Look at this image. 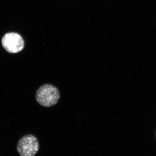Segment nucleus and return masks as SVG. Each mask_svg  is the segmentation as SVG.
I'll list each match as a JSON object with an SVG mask.
<instances>
[{"mask_svg": "<svg viewBox=\"0 0 156 156\" xmlns=\"http://www.w3.org/2000/svg\"><path fill=\"white\" fill-rule=\"evenodd\" d=\"M60 98L59 90L53 85L45 84L40 87L36 93V99L39 104L45 107L55 105Z\"/></svg>", "mask_w": 156, "mask_h": 156, "instance_id": "obj_1", "label": "nucleus"}, {"mask_svg": "<svg viewBox=\"0 0 156 156\" xmlns=\"http://www.w3.org/2000/svg\"><path fill=\"white\" fill-rule=\"evenodd\" d=\"M17 149L21 156H34L39 151L38 140L31 134L24 135L18 141Z\"/></svg>", "mask_w": 156, "mask_h": 156, "instance_id": "obj_2", "label": "nucleus"}, {"mask_svg": "<svg viewBox=\"0 0 156 156\" xmlns=\"http://www.w3.org/2000/svg\"><path fill=\"white\" fill-rule=\"evenodd\" d=\"M2 43L3 48L9 53H18L24 47V41L22 37L16 33L6 34L2 39Z\"/></svg>", "mask_w": 156, "mask_h": 156, "instance_id": "obj_3", "label": "nucleus"}]
</instances>
